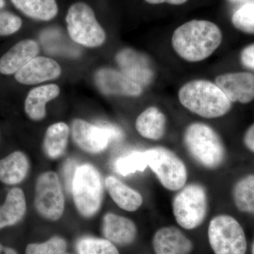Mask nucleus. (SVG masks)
Here are the masks:
<instances>
[{
  "label": "nucleus",
  "mask_w": 254,
  "mask_h": 254,
  "mask_svg": "<svg viewBox=\"0 0 254 254\" xmlns=\"http://www.w3.org/2000/svg\"><path fill=\"white\" fill-rule=\"evenodd\" d=\"M222 32L215 23L192 20L174 32L173 49L182 59L197 63L209 58L221 44Z\"/></svg>",
  "instance_id": "nucleus-1"
},
{
  "label": "nucleus",
  "mask_w": 254,
  "mask_h": 254,
  "mask_svg": "<svg viewBox=\"0 0 254 254\" xmlns=\"http://www.w3.org/2000/svg\"><path fill=\"white\" fill-rule=\"evenodd\" d=\"M181 104L202 118L213 119L226 115L232 103L215 83L206 80H193L180 88Z\"/></svg>",
  "instance_id": "nucleus-2"
},
{
  "label": "nucleus",
  "mask_w": 254,
  "mask_h": 254,
  "mask_svg": "<svg viewBox=\"0 0 254 254\" xmlns=\"http://www.w3.org/2000/svg\"><path fill=\"white\" fill-rule=\"evenodd\" d=\"M184 142L191 158L206 169H216L225 159L223 143L217 132L204 123L190 124L185 130Z\"/></svg>",
  "instance_id": "nucleus-3"
},
{
  "label": "nucleus",
  "mask_w": 254,
  "mask_h": 254,
  "mask_svg": "<svg viewBox=\"0 0 254 254\" xmlns=\"http://www.w3.org/2000/svg\"><path fill=\"white\" fill-rule=\"evenodd\" d=\"M73 201L81 215L91 218L100 210L103 187L99 171L91 164L76 168L71 185Z\"/></svg>",
  "instance_id": "nucleus-4"
},
{
  "label": "nucleus",
  "mask_w": 254,
  "mask_h": 254,
  "mask_svg": "<svg viewBox=\"0 0 254 254\" xmlns=\"http://www.w3.org/2000/svg\"><path fill=\"white\" fill-rule=\"evenodd\" d=\"M208 205L204 187L199 184H190L182 188L174 197V217L182 228L193 230L204 222Z\"/></svg>",
  "instance_id": "nucleus-5"
},
{
  "label": "nucleus",
  "mask_w": 254,
  "mask_h": 254,
  "mask_svg": "<svg viewBox=\"0 0 254 254\" xmlns=\"http://www.w3.org/2000/svg\"><path fill=\"white\" fill-rule=\"evenodd\" d=\"M209 244L215 254H246L247 237L243 227L236 219L219 215L208 225Z\"/></svg>",
  "instance_id": "nucleus-6"
},
{
  "label": "nucleus",
  "mask_w": 254,
  "mask_h": 254,
  "mask_svg": "<svg viewBox=\"0 0 254 254\" xmlns=\"http://www.w3.org/2000/svg\"><path fill=\"white\" fill-rule=\"evenodd\" d=\"M68 35L73 42L88 48L102 46L106 34L97 21L93 9L86 3H75L66 16Z\"/></svg>",
  "instance_id": "nucleus-7"
},
{
  "label": "nucleus",
  "mask_w": 254,
  "mask_h": 254,
  "mask_svg": "<svg viewBox=\"0 0 254 254\" xmlns=\"http://www.w3.org/2000/svg\"><path fill=\"white\" fill-rule=\"evenodd\" d=\"M146 153L148 167L165 189L176 191L185 186L188 172L185 163L176 153L163 147L150 148Z\"/></svg>",
  "instance_id": "nucleus-8"
},
{
  "label": "nucleus",
  "mask_w": 254,
  "mask_h": 254,
  "mask_svg": "<svg viewBox=\"0 0 254 254\" xmlns=\"http://www.w3.org/2000/svg\"><path fill=\"white\" fill-rule=\"evenodd\" d=\"M73 141L81 149L89 153H101L108 148L110 142L123 139V131L112 124L102 123L92 125L76 119L72 123Z\"/></svg>",
  "instance_id": "nucleus-9"
},
{
  "label": "nucleus",
  "mask_w": 254,
  "mask_h": 254,
  "mask_svg": "<svg viewBox=\"0 0 254 254\" xmlns=\"http://www.w3.org/2000/svg\"><path fill=\"white\" fill-rule=\"evenodd\" d=\"M64 196L59 177L54 172L41 174L37 180L35 206L38 213L48 220L56 221L63 216Z\"/></svg>",
  "instance_id": "nucleus-10"
},
{
  "label": "nucleus",
  "mask_w": 254,
  "mask_h": 254,
  "mask_svg": "<svg viewBox=\"0 0 254 254\" xmlns=\"http://www.w3.org/2000/svg\"><path fill=\"white\" fill-rule=\"evenodd\" d=\"M116 61L124 74L139 86H148L153 81L154 71L145 55L131 48H125L117 54Z\"/></svg>",
  "instance_id": "nucleus-11"
},
{
  "label": "nucleus",
  "mask_w": 254,
  "mask_h": 254,
  "mask_svg": "<svg viewBox=\"0 0 254 254\" xmlns=\"http://www.w3.org/2000/svg\"><path fill=\"white\" fill-rule=\"evenodd\" d=\"M215 83L231 103L245 104L254 99V75L252 73H225L215 78Z\"/></svg>",
  "instance_id": "nucleus-12"
},
{
  "label": "nucleus",
  "mask_w": 254,
  "mask_h": 254,
  "mask_svg": "<svg viewBox=\"0 0 254 254\" xmlns=\"http://www.w3.org/2000/svg\"><path fill=\"white\" fill-rule=\"evenodd\" d=\"M95 81L100 91L104 94L136 97L142 93L141 86L123 72L113 68L100 69L95 74Z\"/></svg>",
  "instance_id": "nucleus-13"
},
{
  "label": "nucleus",
  "mask_w": 254,
  "mask_h": 254,
  "mask_svg": "<svg viewBox=\"0 0 254 254\" xmlns=\"http://www.w3.org/2000/svg\"><path fill=\"white\" fill-rule=\"evenodd\" d=\"M61 73V67L55 60L45 57H36L15 73V78L22 84L36 85L56 79Z\"/></svg>",
  "instance_id": "nucleus-14"
},
{
  "label": "nucleus",
  "mask_w": 254,
  "mask_h": 254,
  "mask_svg": "<svg viewBox=\"0 0 254 254\" xmlns=\"http://www.w3.org/2000/svg\"><path fill=\"white\" fill-rule=\"evenodd\" d=\"M153 247L155 254H190L193 250L191 241L173 226L162 227L155 232Z\"/></svg>",
  "instance_id": "nucleus-15"
},
{
  "label": "nucleus",
  "mask_w": 254,
  "mask_h": 254,
  "mask_svg": "<svg viewBox=\"0 0 254 254\" xmlns=\"http://www.w3.org/2000/svg\"><path fill=\"white\" fill-rule=\"evenodd\" d=\"M39 53L38 43L33 40L18 42L0 58V73L15 74Z\"/></svg>",
  "instance_id": "nucleus-16"
},
{
  "label": "nucleus",
  "mask_w": 254,
  "mask_h": 254,
  "mask_svg": "<svg viewBox=\"0 0 254 254\" xmlns=\"http://www.w3.org/2000/svg\"><path fill=\"white\" fill-rule=\"evenodd\" d=\"M102 230L105 239L114 245H129L136 238L137 228L134 222L116 214H105Z\"/></svg>",
  "instance_id": "nucleus-17"
},
{
  "label": "nucleus",
  "mask_w": 254,
  "mask_h": 254,
  "mask_svg": "<svg viewBox=\"0 0 254 254\" xmlns=\"http://www.w3.org/2000/svg\"><path fill=\"white\" fill-rule=\"evenodd\" d=\"M30 164L23 152L14 151L0 160V182L6 185H17L27 177Z\"/></svg>",
  "instance_id": "nucleus-18"
},
{
  "label": "nucleus",
  "mask_w": 254,
  "mask_h": 254,
  "mask_svg": "<svg viewBox=\"0 0 254 254\" xmlns=\"http://www.w3.org/2000/svg\"><path fill=\"white\" fill-rule=\"evenodd\" d=\"M60 87L56 84L45 85L33 88L25 100V112L33 121H40L46 115V104L59 95Z\"/></svg>",
  "instance_id": "nucleus-19"
},
{
  "label": "nucleus",
  "mask_w": 254,
  "mask_h": 254,
  "mask_svg": "<svg viewBox=\"0 0 254 254\" xmlns=\"http://www.w3.org/2000/svg\"><path fill=\"white\" fill-rule=\"evenodd\" d=\"M26 212V200L21 189L14 187L8 191L4 204L0 206V230L18 223Z\"/></svg>",
  "instance_id": "nucleus-20"
},
{
  "label": "nucleus",
  "mask_w": 254,
  "mask_h": 254,
  "mask_svg": "<svg viewBox=\"0 0 254 254\" xmlns=\"http://www.w3.org/2000/svg\"><path fill=\"white\" fill-rule=\"evenodd\" d=\"M136 128L143 138L158 141L165 135L166 117L158 108L150 107L137 118Z\"/></svg>",
  "instance_id": "nucleus-21"
},
{
  "label": "nucleus",
  "mask_w": 254,
  "mask_h": 254,
  "mask_svg": "<svg viewBox=\"0 0 254 254\" xmlns=\"http://www.w3.org/2000/svg\"><path fill=\"white\" fill-rule=\"evenodd\" d=\"M105 184L112 199L120 208L133 212L141 206L143 203L141 195L116 177H107Z\"/></svg>",
  "instance_id": "nucleus-22"
},
{
  "label": "nucleus",
  "mask_w": 254,
  "mask_h": 254,
  "mask_svg": "<svg viewBox=\"0 0 254 254\" xmlns=\"http://www.w3.org/2000/svg\"><path fill=\"white\" fill-rule=\"evenodd\" d=\"M69 128L66 124L58 123L48 127L45 135L43 148L47 156L58 159L64 153L68 144Z\"/></svg>",
  "instance_id": "nucleus-23"
},
{
  "label": "nucleus",
  "mask_w": 254,
  "mask_h": 254,
  "mask_svg": "<svg viewBox=\"0 0 254 254\" xmlns=\"http://www.w3.org/2000/svg\"><path fill=\"white\" fill-rule=\"evenodd\" d=\"M18 10L28 17L39 21H50L57 16L55 0H11Z\"/></svg>",
  "instance_id": "nucleus-24"
},
{
  "label": "nucleus",
  "mask_w": 254,
  "mask_h": 254,
  "mask_svg": "<svg viewBox=\"0 0 254 254\" xmlns=\"http://www.w3.org/2000/svg\"><path fill=\"white\" fill-rule=\"evenodd\" d=\"M233 200L242 213L254 214V175L242 177L233 188Z\"/></svg>",
  "instance_id": "nucleus-25"
},
{
  "label": "nucleus",
  "mask_w": 254,
  "mask_h": 254,
  "mask_svg": "<svg viewBox=\"0 0 254 254\" xmlns=\"http://www.w3.org/2000/svg\"><path fill=\"white\" fill-rule=\"evenodd\" d=\"M41 41L44 48L53 54L65 55L66 57H77L78 49L72 46L63 34L57 30H47L41 35Z\"/></svg>",
  "instance_id": "nucleus-26"
},
{
  "label": "nucleus",
  "mask_w": 254,
  "mask_h": 254,
  "mask_svg": "<svg viewBox=\"0 0 254 254\" xmlns=\"http://www.w3.org/2000/svg\"><path fill=\"white\" fill-rule=\"evenodd\" d=\"M148 167L146 150L133 151L120 157L115 163L117 171L123 176H127L137 172H143Z\"/></svg>",
  "instance_id": "nucleus-27"
},
{
  "label": "nucleus",
  "mask_w": 254,
  "mask_h": 254,
  "mask_svg": "<svg viewBox=\"0 0 254 254\" xmlns=\"http://www.w3.org/2000/svg\"><path fill=\"white\" fill-rule=\"evenodd\" d=\"M78 254H120L113 243L104 239L86 237L76 244Z\"/></svg>",
  "instance_id": "nucleus-28"
},
{
  "label": "nucleus",
  "mask_w": 254,
  "mask_h": 254,
  "mask_svg": "<svg viewBox=\"0 0 254 254\" xmlns=\"http://www.w3.org/2000/svg\"><path fill=\"white\" fill-rule=\"evenodd\" d=\"M67 243L61 237L55 236L43 243H32L26 247V254H63Z\"/></svg>",
  "instance_id": "nucleus-29"
},
{
  "label": "nucleus",
  "mask_w": 254,
  "mask_h": 254,
  "mask_svg": "<svg viewBox=\"0 0 254 254\" xmlns=\"http://www.w3.org/2000/svg\"><path fill=\"white\" fill-rule=\"evenodd\" d=\"M232 21L240 31L254 34V3H249L237 9L232 15Z\"/></svg>",
  "instance_id": "nucleus-30"
},
{
  "label": "nucleus",
  "mask_w": 254,
  "mask_h": 254,
  "mask_svg": "<svg viewBox=\"0 0 254 254\" xmlns=\"http://www.w3.org/2000/svg\"><path fill=\"white\" fill-rule=\"evenodd\" d=\"M22 21L8 11H0V36L14 34L21 28Z\"/></svg>",
  "instance_id": "nucleus-31"
},
{
  "label": "nucleus",
  "mask_w": 254,
  "mask_h": 254,
  "mask_svg": "<svg viewBox=\"0 0 254 254\" xmlns=\"http://www.w3.org/2000/svg\"><path fill=\"white\" fill-rule=\"evenodd\" d=\"M77 167L76 162L72 159L66 160V163L64 165V184L68 192L71 191V185H72L73 176H74L75 172H76Z\"/></svg>",
  "instance_id": "nucleus-32"
},
{
  "label": "nucleus",
  "mask_w": 254,
  "mask_h": 254,
  "mask_svg": "<svg viewBox=\"0 0 254 254\" xmlns=\"http://www.w3.org/2000/svg\"><path fill=\"white\" fill-rule=\"evenodd\" d=\"M241 61L246 67L254 71V44L247 46L241 53Z\"/></svg>",
  "instance_id": "nucleus-33"
},
{
  "label": "nucleus",
  "mask_w": 254,
  "mask_h": 254,
  "mask_svg": "<svg viewBox=\"0 0 254 254\" xmlns=\"http://www.w3.org/2000/svg\"><path fill=\"white\" fill-rule=\"evenodd\" d=\"M244 143L247 148L254 153V125L251 126L246 132Z\"/></svg>",
  "instance_id": "nucleus-34"
},
{
  "label": "nucleus",
  "mask_w": 254,
  "mask_h": 254,
  "mask_svg": "<svg viewBox=\"0 0 254 254\" xmlns=\"http://www.w3.org/2000/svg\"><path fill=\"white\" fill-rule=\"evenodd\" d=\"M146 2L152 4H162V3H168L173 5H180L186 2L187 0H145Z\"/></svg>",
  "instance_id": "nucleus-35"
},
{
  "label": "nucleus",
  "mask_w": 254,
  "mask_h": 254,
  "mask_svg": "<svg viewBox=\"0 0 254 254\" xmlns=\"http://www.w3.org/2000/svg\"><path fill=\"white\" fill-rule=\"evenodd\" d=\"M0 254H18L17 252L14 249L10 247H5L0 244Z\"/></svg>",
  "instance_id": "nucleus-36"
},
{
  "label": "nucleus",
  "mask_w": 254,
  "mask_h": 254,
  "mask_svg": "<svg viewBox=\"0 0 254 254\" xmlns=\"http://www.w3.org/2000/svg\"><path fill=\"white\" fill-rule=\"evenodd\" d=\"M4 5H5L4 0H0V9H1V8L4 7Z\"/></svg>",
  "instance_id": "nucleus-37"
},
{
  "label": "nucleus",
  "mask_w": 254,
  "mask_h": 254,
  "mask_svg": "<svg viewBox=\"0 0 254 254\" xmlns=\"http://www.w3.org/2000/svg\"><path fill=\"white\" fill-rule=\"evenodd\" d=\"M252 254H254V241L253 245H252Z\"/></svg>",
  "instance_id": "nucleus-38"
},
{
  "label": "nucleus",
  "mask_w": 254,
  "mask_h": 254,
  "mask_svg": "<svg viewBox=\"0 0 254 254\" xmlns=\"http://www.w3.org/2000/svg\"><path fill=\"white\" fill-rule=\"evenodd\" d=\"M66 254V253H64V254Z\"/></svg>",
  "instance_id": "nucleus-39"
},
{
  "label": "nucleus",
  "mask_w": 254,
  "mask_h": 254,
  "mask_svg": "<svg viewBox=\"0 0 254 254\" xmlns=\"http://www.w3.org/2000/svg\"><path fill=\"white\" fill-rule=\"evenodd\" d=\"M235 1H237V0H235Z\"/></svg>",
  "instance_id": "nucleus-40"
}]
</instances>
